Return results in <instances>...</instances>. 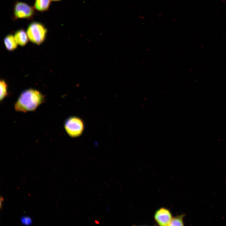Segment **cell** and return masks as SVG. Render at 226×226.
<instances>
[{"label": "cell", "instance_id": "obj_1", "mask_svg": "<svg viewBox=\"0 0 226 226\" xmlns=\"http://www.w3.org/2000/svg\"><path fill=\"white\" fill-rule=\"evenodd\" d=\"M45 96L40 91L30 88L23 91L15 102L14 108L19 112L34 111L45 102Z\"/></svg>", "mask_w": 226, "mask_h": 226}, {"label": "cell", "instance_id": "obj_2", "mask_svg": "<svg viewBox=\"0 0 226 226\" xmlns=\"http://www.w3.org/2000/svg\"><path fill=\"white\" fill-rule=\"evenodd\" d=\"M26 32L29 40L35 44L39 45L45 40L47 29L42 23L33 21L28 25Z\"/></svg>", "mask_w": 226, "mask_h": 226}, {"label": "cell", "instance_id": "obj_3", "mask_svg": "<svg viewBox=\"0 0 226 226\" xmlns=\"http://www.w3.org/2000/svg\"><path fill=\"white\" fill-rule=\"evenodd\" d=\"M64 126L67 134L72 137L80 136L84 128L82 120L76 116H71L67 118L64 122Z\"/></svg>", "mask_w": 226, "mask_h": 226}, {"label": "cell", "instance_id": "obj_4", "mask_svg": "<svg viewBox=\"0 0 226 226\" xmlns=\"http://www.w3.org/2000/svg\"><path fill=\"white\" fill-rule=\"evenodd\" d=\"M35 9L34 7L25 3L17 1L13 6V20L19 19H32L35 14Z\"/></svg>", "mask_w": 226, "mask_h": 226}, {"label": "cell", "instance_id": "obj_5", "mask_svg": "<svg viewBox=\"0 0 226 226\" xmlns=\"http://www.w3.org/2000/svg\"><path fill=\"white\" fill-rule=\"evenodd\" d=\"M173 217L170 210L164 207L157 209L154 214L156 223L160 226H170Z\"/></svg>", "mask_w": 226, "mask_h": 226}, {"label": "cell", "instance_id": "obj_6", "mask_svg": "<svg viewBox=\"0 0 226 226\" xmlns=\"http://www.w3.org/2000/svg\"><path fill=\"white\" fill-rule=\"evenodd\" d=\"M14 35L18 45L21 46L26 45L29 40L26 31L22 28L16 30Z\"/></svg>", "mask_w": 226, "mask_h": 226}, {"label": "cell", "instance_id": "obj_7", "mask_svg": "<svg viewBox=\"0 0 226 226\" xmlns=\"http://www.w3.org/2000/svg\"><path fill=\"white\" fill-rule=\"evenodd\" d=\"M3 42L5 48L8 51H13L17 47L18 45L14 35L11 34H8L4 37Z\"/></svg>", "mask_w": 226, "mask_h": 226}, {"label": "cell", "instance_id": "obj_8", "mask_svg": "<svg viewBox=\"0 0 226 226\" xmlns=\"http://www.w3.org/2000/svg\"><path fill=\"white\" fill-rule=\"evenodd\" d=\"M51 0H35L34 5L35 9L39 12L49 10Z\"/></svg>", "mask_w": 226, "mask_h": 226}, {"label": "cell", "instance_id": "obj_9", "mask_svg": "<svg viewBox=\"0 0 226 226\" xmlns=\"http://www.w3.org/2000/svg\"><path fill=\"white\" fill-rule=\"evenodd\" d=\"M8 85L5 80L0 81V100L3 101L8 95Z\"/></svg>", "mask_w": 226, "mask_h": 226}, {"label": "cell", "instance_id": "obj_10", "mask_svg": "<svg viewBox=\"0 0 226 226\" xmlns=\"http://www.w3.org/2000/svg\"><path fill=\"white\" fill-rule=\"evenodd\" d=\"M185 216V215L183 214L173 217L170 226H184L183 219Z\"/></svg>", "mask_w": 226, "mask_h": 226}, {"label": "cell", "instance_id": "obj_11", "mask_svg": "<svg viewBox=\"0 0 226 226\" xmlns=\"http://www.w3.org/2000/svg\"><path fill=\"white\" fill-rule=\"evenodd\" d=\"M20 220L21 223L24 225H30L32 223L31 218L28 216H23L21 218Z\"/></svg>", "mask_w": 226, "mask_h": 226}, {"label": "cell", "instance_id": "obj_12", "mask_svg": "<svg viewBox=\"0 0 226 226\" xmlns=\"http://www.w3.org/2000/svg\"><path fill=\"white\" fill-rule=\"evenodd\" d=\"M3 201V198L2 197H0V208H2V202Z\"/></svg>", "mask_w": 226, "mask_h": 226}, {"label": "cell", "instance_id": "obj_13", "mask_svg": "<svg viewBox=\"0 0 226 226\" xmlns=\"http://www.w3.org/2000/svg\"><path fill=\"white\" fill-rule=\"evenodd\" d=\"M60 0H51V1H60Z\"/></svg>", "mask_w": 226, "mask_h": 226}]
</instances>
